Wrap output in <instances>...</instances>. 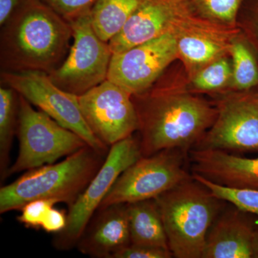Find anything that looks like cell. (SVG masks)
<instances>
[{
  "label": "cell",
  "instance_id": "6da1fadb",
  "mask_svg": "<svg viewBox=\"0 0 258 258\" xmlns=\"http://www.w3.org/2000/svg\"><path fill=\"white\" fill-rule=\"evenodd\" d=\"M132 98L142 157L168 149L189 152L217 116L215 101L191 92L184 71L176 78L165 71L148 91Z\"/></svg>",
  "mask_w": 258,
  "mask_h": 258
},
{
  "label": "cell",
  "instance_id": "7a4b0ae2",
  "mask_svg": "<svg viewBox=\"0 0 258 258\" xmlns=\"http://www.w3.org/2000/svg\"><path fill=\"white\" fill-rule=\"evenodd\" d=\"M72 38L71 23L42 0H27L2 26L1 71L50 74L66 59Z\"/></svg>",
  "mask_w": 258,
  "mask_h": 258
},
{
  "label": "cell",
  "instance_id": "3957f363",
  "mask_svg": "<svg viewBox=\"0 0 258 258\" xmlns=\"http://www.w3.org/2000/svg\"><path fill=\"white\" fill-rule=\"evenodd\" d=\"M108 152L86 146L57 164L27 171L0 189V213L21 210L35 200L74 205L103 165Z\"/></svg>",
  "mask_w": 258,
  "mask_h": 258
},
{
  "label": "cell",
  "instance_id": "277c9868",
  "mask_svg": "<svg viewBox=\"0 0 258 258\" xmlns=\"http://www.w3.org/2000/svg\"><path fill=\"white\" fill-rule=\"evenodd\" d=\"M154 200L173 257L203 258L209 230L225 202L192 176Z\"/></svg>",
  "mask_w": 258,
  "mask_h": 258
},
{
  "label": "cell",
  "instance_id": "5b68a950",
  "mask_svg": "<svg viewBox=\"0 0 258 258\" xmlns=\"http://www.w3.org/2000/svg\"><path fill=\"white\" fill-rule=\"evenodd\" d=\"M19 95V94H18ZM19 152L7 176L55 163L88 146L80 136L64 128L19 95Z\"/></svg>",
  "mask_w": 258,
  "mask_h": 258
},
{
  "label": "cell",
  "instance_id": "8992f818",
  "mask_svg": "<svg viewBox=\"0 0 258 258\" xmlns=\"http://www.w3.org/2000/svg\"><path fill=\"white\" fill-rule=\"evenodd\" d=\"M186 153L177 149L142 157L115 181L99 209L118 204L154 200L189 179L184 168Z\"/></svg>",
  "mask_w": 258,
  "mask_h": 258
},
{
  "label": "cell",
  "instance_id": "52a82bcc",
  "mask_svg": "<svg viewBox=\"0 0 258 258\" xmlns=\"http://www.w3.org/2000/svg\"><path fill=\"white\" fill-rule=\"evenodd\" d=\"M71 25L74 41L69 53L48 75L56 86L79 96L106 81L113 52L95 32L90 12Z\"/></svg>",
  "mask_w": 258,
  "mask_h": 258
},
{
  "label": "cell",
  "instance_id": "ba28073f",
  "mask_svg": "<svg viewBox=\"0 0 258 258\" xmlns=\"http://www.w3.org/2000/svg\"><path fill=\"white\" fill-rule=\"evenodd\" d=\"M142 157L139 138L134 134L110 148L101 169L69 208L67 225L54 237L52 243L56 249L69 250L76 247L88 222L118 176Z\"/></svg>",
  "mask_w": 258,
  "mask_h": 258
},
{
  "label": "cell",
  "instance_id": "9c48e42d",
  "mask_svg": "<svg viewBox=\"0 0 258 258\" xmlns=\"http://www.w3.org/2000/svg\"><path fill=\"white\" fill-rule=\"evenodd\" d=\"M1 81L64 128L77 134L88 146L108 152L83 118L78 96L61 89L42 71H1Z\"/></svg>",
  "mask_w": 258,
  "mask_h": 258
},
{
  "label": "cell",
  "instance_id": "30bf717a",
  "mask_svg": "<svg viewBox=\"0 0 258 258\" xmlns=\"http://www.w3.org/2000/svg\"><path fill=\"white\" fill-rule=\"evenodd\" d=\"M213 124L194 149L258 152V95L255 90L216 96Z\"/></svg>",
  "mask_w": 258,
  "mask_h": 258
},
{
  "label": "cell",
  "instance_id": "8fae6325",
  "mask_svg": "<svg viewBox=\"0 0 258 258\" xmlns=\"http://www.w3.org/2000/svg\"><path fill=\"white\" fill-rule=\"evenodd\" d=\"M78 99L88 127L106 147L111 148L138 132L132 95L115 83L106 80Z\"/></svg>",
  "mask_w": 258,
  "mask_h": 258
},
{
  "label": "cell",
  "instance_id": "7c38bea8",
  "mask_svg": "<svg viewBox=\"0 0 258 258\" xmlns=\"http://www.w3.org/2000/svg\"><path fill=\"white\" fill-rule=\"evenodd\" d=\"M210 22L194 15L184 0H146L108 42L118 53L166 34L176 35Z\"/></svg>",
  "mask_w": 258,
  "mask_h": 258
},
{
  "label": "cell",
  "instance_id": "4fadbf2b",
  "mask_svg": "<svg viewBox=\"0 0 258 258\" xmlns=\"http://www.w3.org/2000/svg\"><path fill=\"white\" fill-rule=\"evenodd\" d=\"M176 60L175 35L166 34L113 54L107 80L137 96L152 87Z\"/></svg>",
  "mask_w": 258,
  "mask_h": 258
},
{
  "label": "cell",
  "instance_id": "5bb4252c",
  "mask_svg": "<svg viewBox=\"0 0 258 258\" xmlns=\"http://www.w3.org/2000/svg\"><path fill=\"white\" fill-rule=\"evenodd\" d=\"M131 244L127 204H118L97 210L76 247L89 257L114 258Z\"/></svg>",
  "mask_w": 258,
  "mask_h": 258
},
{
  "label": "cell",
  "instance_id": "9a60e30c",
  "mask_svg": "<svg viewBox=\"0 0 258 258\" xmlns=\"http://www.w3.org/2000/svg\"><path fill=\"white\" fill-rule=\"evenodd\" d=\"M193 174L227 187L258 190V157H237L216 149L189 152Z\"/></svg>",
  "mask_w": 258,
  "mask_h": 258
},
{
  "label": "cell",
  "instance_id": "2e32d148",
  "mask_svg": "<svg viewBox=\"0 0 258 258\" xmlns=\"http://www.w3.org/2000/svg\"><path fill=\"white\" fill-rule=\"evenodd\" d=\"M215 24L205 25L176 35V55L189 79L205 66L227 55L231 42L240 32Z\"/></svg>",
  "mask_w": 258,
  "mask_h": 258
},
{
  "label": "cell",
  "instance_id": "e0dca14e",
  "mask_svg": "<svg viewBox=\"0 0 258 258\" xmlns=\"http://www.w3.org/2000/svg\"><path fill=\"white\" fill-rule=\"evenodd\" d=\"M245 214L235 207L219 214L207 235L203 258H252L255 227Z\"/></svg>",
  "mask_w": 258,
  "mask_h": 258
},
{
  "label": "cell",
  "instance_id": "ac0fdd59",
  "mask_svg": "<svg viewBox=\"0 0 258 258\" xmlns=\"http://www.w3.org/2000/svg\"><path fill=\"white\" fill-rule=\"evenodd\" d=\"M127 210L132 244L169 249L155 200L127 204Z\"/></svg>",
  "mask_w": 258,
  "mask_h": 258
},
{
  "label": "cell",
  "instance_id": "d6986e66",
  "mask_svg": "<svg viewBox=\"0 0 258 258\" xmlns=\"http://www.w3.org/2000/svg\"><path fill=\"white\" fill-rule=\"evenodd\" d=\"M146 0H98L90 11L95 32L103 41L109 42L121 31Z\"/></svg>",
  "mask_w": 258,
  "mask_h": 258
},
{
  "label": "cell",
  "instance_id": "ffe728a7",
  "mask_svg": "<svg viewBox=\"0 0 258 258\" xmlns=\"http://www.w3.org/2000/svg\"><path fill=\"white\" fill-rule=\"evenodd\" d=\"M232 67V91L243 92L258 88V55L250 42L240 31L230 47Z\"/></svg>",
  "mask_w": 258,
  "mask_h": 258
},
{
  "label": "cell",
  "instance_id": "44dd1931",
  "mask_svg": "<svg viewBox=\"0 0 258 258\" xmlns=\"http://www.w3.org/2000/svg\"><path fill=\"white\" fill-rule=\"evenodd\" d=\"M19 95L8 86L0 88V176L4 181L10 167L12 144L18 125Z\"/></svg>",
  "mask_w": 258,
  "mask_h": 258
},
{
  "label": "cell",
  "instance_id": "7402d4cb",
  "mask_svg": "<svg viewBox=\"0 0 258 258\" xmlns=\"http://www.w3.org/2000/svg\"><path fill=\"white\" fill-rule=\"evenodd\" d=\"M232 67L230 54L210 62L187 79L191 92L217 96L232 91Z\"/></svg>",
  "mask_w": 258,
  "mask_h": 258
},
{
  "label": "cell",
  "instance_id": "603a6c76",
  "mask_svg": "<svg viewBox=\"0 0 258 258\" xmlns=\"http://www.w3.org/2000/svg\"><path fill=\"white\" fill-rule=\"evenodd\" d=\"M191 13L219 26L235 29L237 17L246 0H184Z\"/></svg>",
  "mask_w": 258,
  "mask_h": 258
},
{
  "label": "cell",
  "instance_id": "cb8c5ba5",
  "mask_svg": "<svg viewBox=\"0 0 258 258\" xmlns=\"http://www.w3.org/2000/svg\"><path fill=\"white\" fill-rule=\"evenodd\" d=\"M192 177L217 198L231 204L241 211L258 217V190L227 187L198 174H192Z\"/></svg>",
  "mask_w": 258,
  "mask_h": 258
},
{
  "label": "cell",
  "instance_id": "d4e9b609",
  "mask_svg": "<svg viewBox=\"0 0 258 258\" xmlns=\"http://www.w3.org/2000/svg\"><path fill=\"white\" fill-rule=\"evenodd\" d=\"M237 26L258 55V0L244 2L237 17Z\"/></svg>",
  "mask_w": 258,
  "mask_h": 258
},
{
  "label": "cell",
  "instance_id": "484cf974",
  "mask_svg": "<svg viewBox=\"0 0 258 258\" xmlns=\"http://www.w3.org/2000/svg\"><path fill=\"white\" fill-rule=\"evenodd\" d=\"M57 203L55 200L47 199L33 200L22 208L21 214L17 220L27 228L38 230L41 228L47 212Z\"/></svg>",
  "mask_w": 258,
  "mask_h": 258
},
{
  "label": "cell",
  "instance_id": "4316f807",
  "mask_svg": "<svg viewBox=\"0 0 258 258\" xmlns=\"http://www.w3.org/2000/svg\"><path fill=\"white\" fill-rule=\"evenodd\" d=\"M69 23L87 14L98 0H42Z\"/></svg>",
  "mask_w": 258,
  "mask_h": 258
},
{
  "label": "cell",
  "instance_id": "83f0119b",
  "mask_svg": "<svg viewBox=\"0 0 258 258\" xmlns=\"http://www.w3.org/2000/svg\"><path fill=\"white\" fill-rule=\"evenodd\" d=\"M169 249L152 246L131 244L115 254L114 258H170Z\"/></svg>",
  "mask_w": 258,
  "mask_h": 258
},
{
  "label": "cell",
  "instance_id": "f1b7e54d",
  "mask_svg": "<svg viewBox=\"0 0 258 258\" xmlns=\"http://www.w3.org/2000/svg\"><path fill=\"white\" fill-rule=\"evenodd\" d=\"M68 215L62 210L51 208L42 222L41 228L47 233L57 234L67 225Z\"/></svg>",
  "mask_w": 258,
  "mask_h": 258
},
{
  "label": "cell",
  "instance_id": "f546056e",
  "mask_svg": "<svg viewBox=\"0 0 258 258\" xmlns=\"http://www.w3.org/2000/svg\"><path fill=\"white\" fill-rule=\"evenodd\" d=\"M27 0H0V25L1 27L17 9Z\"/></svg>",
  "mask_w": 258,
  "mask_h": 258
},
{
  "label": "cell",
  "instance_id": "4dcf8cb0",
  "mask_svg": "<svg viewBox=\"0 0 258 258\" xmlns=\"http://www.w3.org/2000/svg\"><path fill=\"white\" fill-rule=\"evenodd\" d=\"M252 258H258V226L255 227L252 241Z\"/></svg>",
  "mask_w": 258,
  "mask_h": 258
},
{
  "label": "cell",
  "instance_id": "1f68e13d",
  "mask_svg": "<svg viewBox=\"0 0 258 258\" xmlns=\"http://www.w3.org/2000/svg\"><path fill=\"white\" fill-rule=\"evenodd\" d=\"M256 92H257V95H258V88H257V89H256Z\"/></svg>",
  "mask_w": 258,
  "mask_h": 258
}]
</instances>
